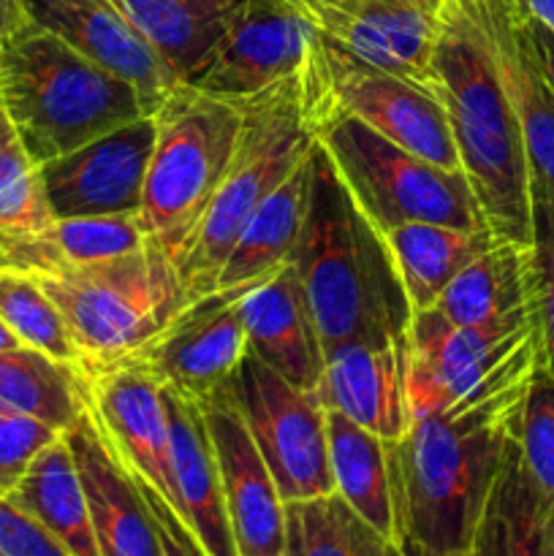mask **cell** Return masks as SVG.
Listing matches in <instances>:
<instances>
[{
    "label": "cell",
    "mask_w": 554,
    "mask_h": 556,
    "mask_svg": "<svg viewBox=\"0 0 554 556\" xmlns=\"http://www.w3.org/2000/svg\"><path fill=\"white\" fill-rule=\"evenodd\" d=\"M527 383L413 418L405 434L389 443L394 538H407L435 556L470 552L516 440Z\"/></svg>",
    "instance_id": "6da1fadb"
},
{
    "label": "cell",
    "mask_w": 554,
    "mask_h": 556,
    "mask_svg": "<svg viewBox=\"0 0 554 556\" xmlns=\"http://www.w3.org/2000/svg\"><path fill=\"white\" fill-rule=\"evenodd\" d=\"M324 353L348 340H405L413 309L383 233L315 139L307 215L291 258Z\"/></svg>",
    "instance_id": "7a4b0ae2"
},
{
    "label": "cell",
    "mask_w": 554,
    "mask_h": 556,
    "mask_svg": "<svg viewBox=\"0 0 554 556\" xmlns=\"http://www.w3.org/2000/svg\"><path fill=\"white\" fill-rule=\"evenodd\" d=\"M440 98L487 226L505 242L532 244L530 161L481 25L465 0H445L429 60Z\"/></svg>",
    "instance_id": "3957f363"
},
{
    "label": "cell",
    "mask_w": 554,
    "mask_h": 556,
    "mask_svg": "<svg viewBox=\"0 0 554 556\" xmlns=\"http://www.w3.org/2000/svg\"><path fill=\"white\" fill-rule=\"evenodd\" d=\"M0 106L38 166L150 114L130 81L33 22L3 41Z\"/></svg>",
    "instance_id": "277c9868"
},
{
    "label": "cell",
    "mask_w": 554,
    "mask_h": 556,
    "mask_svg": "<svg viewBox=\"0 0 554 556\" xmlns=\"http://www.w3.org/2000/svg\"><path fill=\"white\" fill-rule=\"evenodd\" d=\"M234 103L242 106L237 150L221 188L177 258V275L188 302L215 291L217 275L242 228L315 147L302 71Z\"/></svg>",
    "instance_id": "5b68a950"
},
{
    "label": "cell",
    "mask_w": 554,
    "mask_h": 556,
    "mask_svg": "<svg viewBox=\"0 0 554 556\" xmlns=\"http://www.w3.org/2000/svg\"><path fill=\"white\" fill-rule=\"evenodd\" d=\"M36 277L58 304L85 375L134 358L188 304L177 266L155 242L117 258Z\"/></svg>",
    "instance_id": "8992f818"
},
{
    "label": "cell",
    "mask_w": 554,
    "mask_h": 556,
    "mask_svg": "<svg viewBox=\"0 0 554 556\" xmlns=\"http://www.w3.org/2000/svg\"><path fill=\"white\" fill-rule=\"evenodd\" d=\"M152 117L155 147L147 166L139 223L147 239L177 266L179 253L226 177L242 130V106L179 81Z\"/></svg>",
    "instance_id": "52a82bcc"
},
{
    "label": "cell",
    "mask_w": 554,
    "mask_h": 556,
    "mask_svg": "<svg viewBox=\"0 0 554 556\" xmlns=\"http://www.w3.org/2000/svg\"><path fill=\"white\" fill-rule=\"evenodd\" d=\"M315 139L358 210L380 233L402 223H440L470 231L489 228L462 168L438 166L407 152L348 114L320 119Z\"/></svg>",
    "instance_id": "ba28073f"
},
{
    "label": "cell",
    "mask_w": 554,
    "mask_h": 556,
    "mask_svg": "<svg viewBox=\"0 0 554 556\" xmlns=\"http://www.w3.org/2000/svg\"><path fill=\"white\" fill-rule=\"evenodd\" d=\"M407 362L411 421L527 383L543 362L538 304L487 326H456L435 307L418 309L407 329Z\"/></svg>",
    "instance_id": "9c48e42d"
},
{
    "label": "cell",
    "mask_w": 554,
    "mask_h": 556,
    "mask_svg": "<svg viewBox=\"0 0 554 556\" xmlns=\"http://www.w3.org/2000/svg\"><path fill=\"white\" fill-rule=\"evenodd\" d=\"M302 81L313 128L331 114H348L407 152L462 168L443 103L429 87L364 63L320 30L302 65Z\"/></svg>",
    "instance_id": "30bf717a"
},
{
    "label": "cell",
    "mask_w": 554,
    "mask_h": 556,
    "mask_svg": "<svg viewBox=\"0 0 554 556\" xmlns=\"http://www.w3.org/2000/svg\"><path fill=\"white\" fill-rule=\"evenodd\" d=\"M221 394L242 416L255 448L275 478L282 503L335 492L326 410L315 394L291 386L250 351Z\"/></svg>",
    "instance_id": "8fae6325"
},
{
    "label": "cell",
    "mask_w": 554,
    "mask_h": 556,
    "mask_svg": "<svg viewBox=\"0 0 554 556\" xmlns=\"http://www.w3.org/2000/svg\"><path fill=\"white\" fill-rule=\"evenodd\" d=\"M315 36L318 27L293 0H244L182 81L223 101H244L299 74Z\"/></svg>",
    "instance_id": "7c38bea8"
},
{
    "label": "cell",
    "mask_w": 554,
    "mask_h": 556,
    "mask_svg": "<svg viewBox=\"0 0 554 556\" xmlns=\"http://www.w3.org/2000/svg\"><path fill=\"white\" fill-rule=\"evenodd\" d=\"M253 286L215 288L190 299L166 329L125 364H139L166 389L193 402L215 396L248 353L242 299Z\"/></svg>",
    "instance_id": "4fadbf2b"
},
{
    "label": "cell",
    "mask_w": 554,
    "mask_h": 556,
    "mask_svg": "<svg viewBox=\"0 0 554 556\" xmlns=\"http://www.w3.org/2000/svg\"><path fill=\"white\" fill-rule=\"evenodd\" d=\"M152 147H155V117L147 114L68 155L38 166L52 215H139Z\"/></svg>",
    "instance_id": "5bb4252c"
},
{
    "label": "cell",
    "mask_w": 554,
    "mask_h": 556,
    "mask_svg": "<svg viewBox=\"0 0 554 556\" xmlns=\"http://www.w3.org/2000/svg\"><path fill=\"white\" fill-rule=\"evenodd\" d=\"M33 25L114 71L139 90L147 112L155 114L168 92L182 81L179 71L158 52L150 38L112 0H22Z\"/></svg>",
    "instance_id": "9a60e30c"
},
{
    "label": "cell",
    "mask_w": 554,
    "mask_h": 556,
    "mask_svg": "<svg viewBox=\"0 0 554 556\" xmlns=\"http://www.w3.org/2000/svg\"><path fill=\"white\" fill-rule=\"evenodd\" d=\"M481 25L494 68L525 136L530 177L554 199V87L532 47L521 0H465Z\"/></svg>",
    "instance_id": "2e32d148"
},
{
    "label": "cell",
    "mask_w": 554,
    "mask_h": 556,
    "mask_svg": "<svg viewBox=\"0 0 554 556\" xmlns=\"http://www.w3.org/2000/svg\"><path fill=\"white\" fill-rule=\"evenodd\" d=\"M87 378V407L128 472L172 503L168 413L163 383L139 364H117Z\"/></svg>",
    "instance_id": "e0dca14e"
},
{
    "label": "cell",
    "mask_w": 554,
    "mask_h": 556,
    "mask_svg": "<svg viewBox=\"0 0 554 556\" xmlns=\"http://www.w3.org/2000/svg\"><path fill=\"white\" fill-rule=\"evenodd\" d=\"M199 405L215 445L223 497L239 556H282L286 503L242 416L221 391Z\"/></svg>",
    "instance_id": "ac0fdd59"
},
{
    "label": "cell",
    "mask_w": 554,
    "mask_h": 556,
    "mask_svg": "<svg viewBox=\"0 0 554 556\" xmlns=\"http://www.w3.org/2000/svg\"><path fill=\"white\" fill-rule=\"evenodd\" d=\"M445 0H342L310 11L324 36L375 68L429 87L435 38Z\"/></svg>",
    "instance_id": "d6986e66"
},
{
    "label": "cell",
    "mask_w": 554,
    "mask_h": 556,
    "mask_svg": "<svg viewBox=\"0 0 554 556\" xmlns=\"http://www.w3.org/2000/svg\"><path fill=\"white\" fill-rule=\"evenodd\" d=\"M405 340H348L326 351L315 400L369 429L386 443H396L411 424L407 405Z\"/></svg>",
    "instance_id": "ffe728a7"
},
{
    "label": "cell",
    "mask_w": 554,
    "mask_h": 556,
    "mask_svg": "<svg viewBox=\"0 0 554 556\" xmlns=\"http://www.w3.org/2000/svg\"><path fill=\"white\" fill-rule=\"evenodd\" d=\"M79 467L101 556H163L139 483L112 454L90 407L63 432Z\"/></svg>",
    "instance_id": "44dd1931"
},
{
    "label": "cell",
    "mask_w": 554,
    "mask_h": 556,
    "mask_svg": "<svg viewBox=\"0 0 554 556\" xmlns=\"http://www.w3.org/2000/svg\"><path fill=\"white\" fill-rule=\"evenodd\" d=\"M168 413L172 505L206 556H239L223 497L221 467L199 402L163 386Z\"/></svg>",
    "instance_id": "7402d4cb"
},
{
    "label": "cell",
    "mask_w": 554,
    "mask_h": 556,
    "mask_svg": "<svg viewBox=\"0 0 554 556\" xmlns=\"http://www.w3.org/2000/svg\"><path fill=\"white\" fill-rule=\"evenodd\" d=\"M248 351L297 389L313 394L326 353L293 264L250 288L242 299Z\"/></svg>",
    "instance_id": "603a6c76"
},
{
    "label": "cell",
    "mask_w": 554,
    "mask_h": 556,
    "mask_svg": "<svg viewBox=\"0 0 554 556\" xmlns=\"http://www.w3.org/2000/svg\"><path fill=\"white\" fill-rule=\"evenodd\" d=\"M536 304L532 244L498 239L445 286L435 309L456 326H487Z\"/></svg>",
    "instance_id": "cb8c5ba5"
},
{
    "label": "cell",
    "mask_w": 554,
    "mask_h": 556,
    "mask_svg": "<svg viewBox=\"0 0 554 556\" xmlns=\"http://www.w3.org/2000/svg\"><path fill=\"white\" fill-rule=\"evenodd\" d=\"M478 556H554V497H549L511 443L481 527L473 541Z\"/></svg>",
    "instance_id": "d4e9b609"
},
{
    "label": "cell",
    "mask_w": 554,
    "mask_h": 556,
    "mask_svg": "<svg viewBox=\"0 0 554 556\" xmlns=\"http://www.w3.org/2000/svg\"><path fill=\"white\" fill-rule=\"evenodd\" d=\"M5 494L58 538L71 556H101L79 467L63 434L30 462Z\"/></svg>",
    "instance_id": "484cf974"
},
{
    "label": "cell",
    "mask_w": 554,
    "mask_h": 556,
    "mask_svg": "<svg viewBox=\"0 0 554 556\" xmlns=\"http://www.w3.org/2000/svg\"><path fill=\"white\" fill-rule=\"evenodd\" d=\"M150 242L139 215L54 217L43 231L0 248V266L36 271H65L128 255Z\"/></svg>",
    "instance_id": "4316f807"
},
{
    "label": "cell",
    "mask_w": 554,
    "mask_h": 556,
    "mask_svg": "<svg viewBox=\"0 0 554 556\" xmlns=\"http://www.w3.org/2000/svg\"><path fill=\"white\" fill-rule=\"evenodd\" d=\"M310 155L250 217L217 275L215 288L264 282L280 266L291 264L299 231H302L304 215H307Z\"/></svg>",
    "instance_id": "83f0119b"
},
{
    "label": "cell",
    "mask_w": 554,
    "mask_h": 556,
    "mask_svg": "<svg viewBox=\"0 0 554 556\" xmlns=\"http://www.w3.org/2000/svg\"><path fill=\"white\" fill-rule=\"evenodd\" d=\"M383 239L413 313L435 307L445 286L476 255L498 242L492 228L470 231V228L440 226V223H402L383 233Z\"/></svg>",
    "instance_id": "f1b7e54d"
},
{
    "label": "cell",
    "mask_w": 554,
    "mask_h": 556,
    "mask_svg": "<svg viewBox=\"0 0 554 556\" xmlns=\"http://www.w3.org/2000/svg\"><path fill=\"white\" fill-rule=\"evenodd\" d=\"M335 492L386 538H394L389 443L337 410H326Z\"/></svg>",
    "instance_id": "f546056e"
},
{
    "label": "cell",
    "mask_w": 554,
    "mask_h": 556,
    "mask_svg": "<svg viewBox=\"0 0 554 556\" xmlns=\"http://www.w3.org/2000/svg\"><path fill=\"white\" fill-rule=\"evenodd\" d=\"M0 407L65 432L87 407V378L33 348H9L0 351Z\"/></svg>",
    "instance_id": "4dcf8cb0"
},
{
    "label": "cell",
    "mask_w": 554,
    "mask_h": 556,
    "mask_svg": "<svg viewBox=\"0 0 554 556\" xmlns=\"http://www.w3.org/2000/svg\"><path fill=\"white\" fill-rule=\"evenodd\" d=\"M185 76L215 47L244 0H112Z\"/></svg>",
    "instance_id": "1f68e13d"
},
{
    "label": "cell",
    "mask_w": 554,
    "mask_h": 556,
    "mask_svg": "<svg viewBox=\"0 0 554 556\" xmlns=\"http://www.w3.org/2000/svg\"><path fill=\"white\" fill-rule=\"evenodd\" d=\"M391 538L375 530L337 492L286 503L282 556H389Z\"/></svg>",
    "instance_id": "d6a6232c"
},
{
    "label": "cell",
    "mask_w": 554,
    "mask_h": 556,
    "mask_svg": "<svg viewBox=\"0 0 554 556\" xmlns=\"http://www.w3.org/2000/svg\"><path fill=\"white\" fill-rule=\"evenodd\" d=\"M0 320L25 348L81 369L68 326L33 271L0 266Z\"/></svg>",
    "instance_id": "836d02e7"
},
{
    "label": "cell",
    "mask_w": 554,
    "mask_h": 556,
    "mask_svg": "<svg viewBox=\"0 0 554 556\" xmlns=\"http://www.w3.org/2000/svg\"><path fill=\"white\" fill-rule=\"evenodd\" d=\"M54 223L41 168L16 139L9 117L0 125V248Z\"/></svg>",
    "instance_id": "e575fe53"
},
{
    "label": "cell",
    "mask_w": 554,
    "mask_h": 556,
    "mask_svg": "<svg viewBox=\"0 0 554 556\" xmlns=\"http://www.w3.org/2000/svg\"><path fill=\"white\" fill-rule=\"evenodd\" d=\"M516 443L530 476L549 497H554V375L543 362L527 383Z\"/></svg>",
    "instance_id": "d590c367"
},
{
    "label": "cell",
    "mask_w": 554,
    "mask_h": 556,
    "mask_svg": "<svg viewBox=\"0 0 554 556\" xmlns=\"http://www.w3.org/2000/svg\"><path fill=\"white\" fill-rule=\"evenodd\" d=\"M532 258H536V302L541 320L543 364L554 375V199L536 182L530 185Z\"/></svg>",
    "instance_id": "8d00e7d4"
},
{
    "label": "cell",
    "mask_w": 554,
    "mask_h": 556,
    "mask_svg": "<svg viewBox=\"0 0 554 556\" xmlns=\"http://www.w3.org/2000/svg\"><path fill=\"white\" fill-rule=\"evenodd\" d=\"M60 434L63 432L49 424L22 413H9L0 418V492H11L30 462Z\"/></svg>",
    "instance_id": "74e56055"
},
{
    "label": "cell",
    "mask_w": 554,
    "mask_h": 556,
    "mask_svg": "<svg viewBox=\"0 0 554 556\" xmlns=\"http://www.w3.org/2000/svg\"><path fill=\"white\" fill-rule=\"evenodd\" d=\"M0 556H71L25 508L0 492Z\"/></svg>",
    "instance_id": "f35d334b"
},
{
    "label": "cell",
    "mask_w": 554,
    "mask_h": 556,
    "mask_svg": "<svg viewBox=\"0 0 554 556\" xmlns=\"http://www.w3.org/2000/svg\"><path fill=\"white\" fill-rule=\"evenodd\" d=\"M130 476H134V472H130ZM136 483H139L147 508H150L152 514V521H155L163 556H206L201 543L196 541V535L190 532V527L182 521V516L174 510V505L168 503L161 492H155L150 483L141 481V478H136Z\"/></svg>",
    "instance_id": "ab89813d"
},
{
    "label": "cell",
    "mask_w": 554,
    "mask_h": 556,
    "mask_svg": "<svg viewBox=\"0 0 554 556\" xmlns=\"http://www.w3.org/2000/svg\"><path fill=\"white\" fill-rule=\"evenodd\" d=\"M527 27H530L532 47H536V54L538 60H541L543 71H546L549 85L554 87V33L549 30L538 16H532L530 11H527Z\"/></svg>",
    "instance_id": "60d3db41"
},
{
    "label": "cell",
    "mask_w": 554,
    "mask_h": 556,
    "mask_svg": "<svg viewBox=\"0 0 554 556\" xmlns=\"http://www.w3.org/2000/svg\"><path fill=\"white\" fill-rule=\"evenodd\" d=\"M25 25H30L25 14V3L22 0H0V41H9Z\"/></svg>",
    "instance_id": "b9f144b4"
},
{
    "label": "cell",
    "mask_w": 554,
    "mask_h": 556,
    "mask_svg": "<svg viewBox=\"0 0 554 556\" xmlns=\"http://www.w3.org/2000/svg\"><path fill=\"white\" fill-rule=\"evenodd\" d=\"M521 3L527 5V11L532 16H538L554 33V0H521Z\"/></svg>",
    "instance_id": "7bdbcfd3"
},
{
    "label": "cell",
    "mask_w": 554,
    "mask_h": 556,
    "mask_svg": "<svg viewBox=\"0 0 554 556\" xmlns=\"http://www.w3.org/2000/svg\"><path fill=\"white\" fill-rule=\"evenodd\" d=\"M389 556H435V554L424 552L421 546L411 543V541H407V538H394V541H391Z\"/></svg>",
    "instance_id": "ee69618b"
},
{
    "label": "cell",
    "mask_w": 554,
    "mask_h": 556,
    "mask_svg": "<svg viewBox=\"0 0 554 556\" xmlns=\"http://www.w3.org/2000/svg\"><path fill=\"white\" fill-rule=\"evenodd\" d=\"M293 3H297L299 9L304 11V14H310V11H318V9H331V5H340L342 0H293Z\"/></svg>",
    "instance_id": "f6af8a7d"
},
{
    "label": "cell",
    "mask_w": 554,
    "mask_h": 556,
    "mask_svg": "<svg viewBox=\"0 0 554 556\" xmlns=\"http://www.w3.org/2000/svg\"><path fill=\"white\" fill-rule=\"evenodd\" d=\"M22 342L16 340L14 334H11V329L9 326L3 324V320H0V351H9V348H20Z\"/></svg>",
    "instance_id": "bcb514c9"
},
{
    "label": "cell",
    "mask_w": 554,
    "mask_h": 556,
    "mask_svg": "<svg viewBox=\"0 0 554 556\" xmlns=\"http://www.w3.org/2000/svg\"><path fill=\"white\" fill-rule=\"evenodd\" d=\"M5 123V112H3V106H0V125Z\"/></svg>",
    "instance_id": "7dc6e473"
},
{
    "label": "cell",
    "mask_w": 554,
    "mask_h": 556,
    "mask_svg": "<svg viewBox=\"0 0 554 556\" xmlns=\"http://www.w3.org/2000/svg\"><path fill=\"white\" fill-rule=\"evenodd\" d=\"M459 556H478L476 552H473V548H470V552H467V554H459Z\"/></svg>",
    "instance_id": "c3c4849f"
},
{
    "label": "cell",
    "mask_w": 554,
    "mask_h": 556,
    "mask_svg": "<svg viewBox=\"0 0 554 556\" xmlns=\"http://www.w3.org/2000/svg\"><path fill=\"white\" fill-rule=\"evenodd\" d=\"M0 52H3V41H0Z\"/></svg>",
    "instance_id": "681fc988"
}]
</instances>
